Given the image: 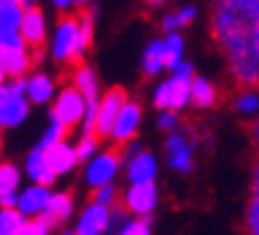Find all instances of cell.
Masks as SVG:
<instances>
[{"label":"cell","mask_w":259,"mask_h":235,"mask_svg":"<svg viewBox=\"0 0 259 235\" xmlns=\"http://www.w3.org/2000/svg\"><path fill=\"white\" fill-rule=\"evenodd\" d=\"M212 36L238 86H259V19L243 15L231 0H219L212 12Z\"/></svg>","instance_id":"obj_1"},{"label":"cell","mask_w":259,"mask_h":235,"mask_svg":"<svg viewBox=\"0 0 259 235\" xmlns=\"http://www.w3.org/2000/svg\"><path fill=\"white\" fill-rule=\"evenodd\" d=\"M93 15H64L50 36V57L60 64L79 62L93 43Z\"/></svg>","instance_id":"obj_2"},{"label":"cell","mask_w":259,"mask_h":235,"mask_svg":"<svg viewBox=\"0 0 259 235\" xmlns=\"http://www.w3.org/2000/svg\"><path fill=\"white\" fill-rule=\"evenodd\" d=\"M200 148V133L193 126H179L176 131L166 133L164 138V157L174 173L188 176L195 171V157Z\"/></svg>","instance_id":"obj_3"},{"label":"cell","mask_w":259,"mask_h":235,"mask_svg":"<svg viewBox=\"0 0 259 235\" xmlns=\"http://www.w3.org/2000/svg\"><path fill=\"white\" fill-rule=\"evenodd\" d=\"M36 62H38V50L31 53V48L22 38V33L0 31V64L5 67L10 78L29 76Z\"/></svg>","instance_id":"obj_4"},{"label":"cell","mask_w":259,"mask_h":235,"mask_svg":"<svg viewBox=\"0 0 259 235\" xmlns=\"http://www.w3.org/2000/svg\"><path fill=\"white\" fill-rule=\"evenodd\" d=\"M31 100L24 93V78H8L0 83V131L19 128L29 119Z\"/></svg>","instance_id":"obj_5"},{"label":"cell","mask_w":259,"mask_h":235,"mask_svg":"<svg viewBox=\"0 0 259 235\" xmlns=\"http://www.w3.org/2000/svg\"><path fill=\"white\" fill-rule=\"evenodd\" d=\"M83 183H86L91 190L100 188V185H107V183H114L117 176L124 171V157L121 152L114 148L110 150H100L95 157H91L88 162H83Z\"/></svg>","instance_id":"obj_6"},{"label":"cell","mask_w":259,"mask_h":235,"mask_svg":"<svg viewBox=\"0 0 259 235\" xmlns=\"http://www.w3.org/2000/svg\"><path fill=\"white\" fill-rule=\"evenodd\" d=\"M88 110V100L76 90L74 86H64L57 90L55 100H53V107H50V117L57 119L60 124H64L67 128H76L81 126L83 117H86Z\"/></svg>","instance_id":"obj_7"},{"label":"cell","mask_w":259,"mask_h":235,"mask_svg":"<svg viewBox=\"0 0 259 235\" xmlns=\"http://www.w3.org/2000/svg\"><path fill=\"white\" fill-rule=\"evenodd\" d=\"M190 81L193 78H181L174 74L164 81H159L152 90V105L157 110H186L190 105Z\"/></svg>","instance_id":"obj_8"},{"label":"cell","mask_w":259,"mask_h":235,"mask_svg":"<svg viewBox=\"0 0 259 235\" xmlns=\"http://www.w3.org/2000/svg\"><path fill=\"white\" fill-rule=\"evenodd\" d=\"M121 207L131 216H148L159 207V188L157 183H128V188L121 190Z\"/></svg>","instance_id":"obj_9"},{"label":"cell","mask_w":259,"mask_h":235,"mask_svg":"<svg viewBox=\"0 0 259 235\" xmlns=\"http://www.w3.org/2000/svg\"><path fill=\"white\" fill-rule=\"evenodd\" d=\"M110 219H112V207L91 200V202L76 214L74 233L76 235H105L107 228H110Z\"/></svg>","instance_id":"obj_10"},{"label":"cell","mask_w":259,"mask_h":235,"mask_svg":"<svg viewBox=\"0 0 259 235\" xmlns=\"http://www.w3.org/2000/svg\"><path fill=\"white\" fill-rule=\"evenodd\" d=\"M128 95L121 88H110L107 93H102L100 102H98V121H95V133L100 135L102 140H107L112 133V126L117 121L119 112L126 105Z\"/></svg>","instance_id":"obj_11"},{"label":"cell","mask_w":259,"mask_h":235,"mask_svg":"<svg viewBox=\"0 0 259 235\" xmlns=\"http://www.w3.org/2000/svg\"><path fill=\"white\" fill-rule=\"evenodd\" d=\"M141 121H143V107L138 105L136 100H126V105L121 107L119 112L117 121L112 126V133H110V140L114 145H126L128 140H136L138 138V131H141Z\"/></svg>","instance_id":"obj_12"},{"label":"cell","mask_w":259,"mask_h":235,"mask_svg":"<svg viewBox=\"0 0 259 235\" xmlns=\"http://www.w3.org/2000/svg\"><path fill=\"white\" fill-rule=\"evenodd\" d=\"M124 173L128 183H155L159 176V159L143 148L134 157L124 159Z\"/></svg>","instance_id":"obj_13"},{"label":"cell","mask_w":259,"mask_h":235,"mask_svg":"<svg viewBox=\"0 0 259 235\" xmlns=\"http://www.w3.org/2000/svg\"><path fill=\"white\" fill-rule=\"evenodd\" d=\"M53 185H43V183H29L19 190V197H17V209L26 216V219H36V216H43L48 202L53 197Z\"/></svg>","instance_id":"obj_14"},{"label":"cell","mask_w":259,"mask_h":235,"mask_svg":"<svg viewBox=\"0 0 259 235\" xmlns=\"http://www.w3.org/2000/svg\"><path fill=\"white\" fill-rule=\"evenodd\" d=\"M24 93L31 105H53L57 95V81L46 71H31L24 76Z\"/></svg>","instance_id":"obj_15"},{"label":"cell","mask_w":259,"mask_h":235,"mask_svg":"<svg viewBox=\"0 0 259 235\" xmlns=\"http://www.w3.org/2000/svg\"><path fill=\"white\" fill-rule=\"evenodd\" d=\"M19 33L22 38L29 43L31 50H40L46 45L48 40V19L43 15V10L36 5V8H29L24 12V19H22V26H19Z\"/></svg>","instance_id":"obj_16"},{"label":"cell","mask_w":259,"mask_h":235,"mask_svg":"<svg viewBox=\"0 0 259 235\" xmlns=\"http://www.w3.org/2000/svg\"><path fill=\"white\" fill-rule=\"evenodd\" d=\"M46 155H48L50 166H53V171L57 173V178H60V176H69V173L81 164L74 143H67V138L55 143V145H50V148H46Z\"/></svg>","instance_id":"obj_17"},{"label":"cell","mask_w":259,"mask_h":235,"mask_svg":"<svg viewBox=\"0 0 259 235\" xmlns=\"http://www.w3.org/2000/svg\"><path fill=\"white\" fill-rule=\"evenodd\" d=\"M24 176L31 183H43V185H53L57 180V173L53 171V166L48 162L46 150L33 148L26 159H24Z\"/></svg>","instance_id":"obj_18"},{"label":"cell","mask_w":259,"mask_h":235,"mask_svg":"<svg viewBox=\"0 0 259 235\" xmlns=\"http://www.w3.org/2000/svg\"><path fill=\"white\" fill-rule=\"evenodd\" d=\"M74 209H76L74 195L60 190V193H53L46 212H43V219L53 228H60V226H64V223H69V219H74Z\"/></svg>","instance_id":"obj_19"},{"label":"cell","mask_w":259,"mask_h":235,"mask_svg":"<svg viewBox=\"0 0 259 235\" xmlns=\"http://www.w3.org/2000/svg\"><path fill=\"white\" fill-rule=\"evenodd\" d=\"M71 86L76 88L88 102H98L102 98L98 74H95L93 67H88V64H83V62L74 64V69H71Z\"/></svg>","instance_id":"obj_20"},{"label":"cell","mask_w":259,"mask_h":235,"mask_svg":"<svg viewBox=\"0 0 259 235\" xmlns=\"http://www.w3.org/2000/svg\"><path fill=\"white\" fill-rule=\"evenodd\" d=\"M219 102V90L207 76H193L190 81V105L197 110H209Z\"/></svg>","instance_id":"obj_21"},{"label":"cell","mask_w":259,"mask_h":235,"mask_svg":"<svg viewBox=\"0 0 259 235\" xmlns=\"http://www.w3.org/2000/svg\"><path fill=\"white\" fill-rule=\"evenodd\" d=\"M141 69L148 78L159 76L166 69V60H164V40L162 38H152L143 50L141 57Z\"/></svg>","instance_id":"obj_22"},{"label":"cell","mask_w":259,"mask_h":235,"mask_svg":"<svg viewBox=\"0 0 259 235\" xmlns=\"http://www.w3.org/2000/svg\"><path fill=\"white\" fill-rule=\"evenodd\" d=\"M24 12L22 0H0V31H19Z\"/></svg>","instance_id":"obj_23"},{"label":"cell","mask_w":259,"mask_h":235,"mask_svg":"<svg viewBox=\"0 0 259 235\" xmlns=\"http://www.w3.org/2000/svg\"><path fill=\"white\" fill-rule=\"evenodd\" d=\"M233 110L240 117H259V86H245L240 88L233 98Z\"/></svg>","instance_id":"obj_24"},{"label":"cell","mask_w":259,"mask_h":235,"mask_svg":"<svg viewBox=\"0 0 259 235\" xmlns=\"http://www.w3.org/2000/svg\"><path fill=\"white\" fill-rule=\"evenodd\" d=\"M22 176L24 169H19L15 162H0V197L17 195L22 190Z\"/></svg>","instance_id":"obj_25"},{"label":"cell","mask_w":259,"mask_h":235,"mask_svg":"<svg viewBox=\"0 0 259 235\" xmlns=\"http://www.w3.org/2000/svg\"><path fill=\"white\" fill-rule=\"evenodd\" d=\"M164 60H166V69H174L176 64H181L186 60V40L181 36V31L164 33Z\"/></svg>","instance_id":"obj_26"},{"label":"cell","mask_w":259,"mask_h":235,"mask_svg":"<svg viewBox=\"0 0 259 235\" xmlns=\"http://www.w3.org/2000/svg\"><path fill=\"white\" fill-rule=\"evenodd\" d=\"M24 221L26 216L17 207H0V235H19Z\"/></svg>","instance_id":"obj_27"},{"label":"cell","mask_w":259,"mask_h":235,"mask_svg":"<svg viewBox=\"0 0 259 235\" xmlns=\"http://www.w3.org/2000/svg\"><path fill=\"white\" fill-rule=\"evenodd\" d=\"M67 131H69L67 126L50 117L48 119V124H46V128H43V133H40L38 143H36V148L46 150V148H50V145H55V143L64 140V138H67Z\"/></svg>","instance_id":"obj_28"},{"label":"cell","mask_w":259,"mask_h":235,"mask_svg":"<svg viewBox=\"0 0 259 235\" xmlns=\"http://www.w3.org/2000/svg\"><path fill=\"white\" fill-rule=\"evenodd\" d=\"M100 140L102 138L98 133H79L74 148H76V155H79L81 162H88L91 157H95L100 152Z\"/></svg>","instance_id":"obj_29"},{"label":"cell","mask_w":259,"mask_h":235,"mask_svg":"<svg viewBox=\"0 0 259 235\" xmlns=\"http://www.w3.org/2000/svg\"><path fill=\"white\" fill-rule=\"evenodd\" d=\"M119 235H152V219L148 216H131L119 228Z\"/></svg>","instance_id":"obj_30"},{"label":"cell","mask_w":259,"mask_h":235,"mask_svg":"<svg viewBox=\"0 0 259 235\" xmlns=\"http://www.w3.org/2000/svg\"><path fill=\"white\" fill-rule=\"evenodd\" d=\"M91 193H93L91 200H95V202H100V204H107V207H117V204L121 202V190L117 188V183L100 185V188L91 190Z\"/></svg>","instance_id":"obj_31"},{"label":"cell","mask_w":259,"mask_h":235,"mask_svg":"<svg viewBox=\"0 0 259 235\" xmlns=\"http://www.w3.org/2000/svg\"><path fill=\"white\" fill-rule=\"evenodd\" d=\"M19 235H53V226H50L43 216L26 219L24 221V226L19 228Z\"/></svg>","instance_id":"obj_32"},{"label":"cell","mask_w":259,"mask_h":235,"mask_svg":"<svg viewBox=\"0 0 259 235\" xmlns=\"http://www.w3.org/2000/svg\"><path fill=\"white\" fill-rule=\"evenodd\" d=\"M157 126L159 131H164V133H171V131H176L181 124V114L174 110H159V117H157Z\"/></svg>","instance_id":"obj_33"},{"label":"cell","mask_w":259,"mask_h":235,"mask_svg":"<svg viewBox=\"0 0 259 235\" xmlns=\"http://www.w3.org/2000/svg\"><path fill=\"white\" fill-rule=\"evenodd\" d=\"M245 230L247 235H259V200H250L245 209Z\"/></svg>","instance_id":"obj_34"},{"label":"cell","mask_w":259,"mask_h":235,"mask_svg":"<svg viewBox=\"0 0 259 235\" xmlns=\"http://www.w3.org/2000/svg\"><path fill=\"white\" fill-rule=\"evenodd\" d=\"M174 15H176V19H179L181 29H186V26H190V24L197 19V8L195 5H183V8L174 10Z\"/></svg>","instance_id":"obj_35"},{"label":"cell","mask_w":259,"mask_h":235,"mask_svg":"<svg viewBox=\"0 0 259 235\" xmlns=\"http://www.w3.org/2000/svg\"><path fill=\"white\" fill-rule=\"evenodd\" d=\"M243 15L252 17V19H259V0H231Z\"/></svg>","instance_id":"obj_36"},{"label":"cell","mask_w":259,"mask_h":235,"mask_svg":"<svg viewBox=\"0 0 259 235\" xmlns=\"http://www.w3.org/2000/svg\"><path fill=\"white\" fill-rule=\"evenodd\" d=\"M159 26H162V31H164V33L181 31L179 19H176V15H174V10H171V12H164V17H162V22H159Z\"/></svg>","instance_id":"obj_37"},{"label":"cell","mask_w":259,"mask_h":235,"mask_svg":"<svg viewBox=\"0 0 259 235\" xmlns=\"http://www.w3.org/2000/svg\"><path fill=\"white\" fill-rule=\"evenodd\" d=\"M169 71H171L174 76H181V78H193V76H195V71H193V64L186 62V60H183L181 64H176V67H174V69H169Z\"/></svg>","instance_id":"obj_38"},{"label":"cell","mask_w":259,"mask_h":235,"mask_svg":"<svg viewBox=\"0 0 259 235\" xmlns=\"http://www.w3.org/2000/svg\"><path fill=\"white\" fill-rule=\"evenodd\" d=\"M250 190L252 200H259V162L252 166V178H250Z\"/></svg>","instance_id":"obj_39"},{"label":"cell","mask_w":259,"mask_h":235,"mask_svg":"<svg viewBox=\"0 0 259 235\" xmlns=\"http://www.w3.org/2000/svg\"><path fill=\"white\" fill-rule=\"evenodd\" d=\"M48 3H50L55 10H60V12H69V10L76 5L74 0H48Z\"/></svg>","instance_id":"obj_40"},{"label":"cell","mask_w":259,"mask_h":235,"mask_svg":"<svg viewBox=\"0 0 259 235\" xmlns=\"http://www.w3.org/2000/svg\"><path fill=\"white\" fill-rule=\"evenodd\" d=\"M250 138H252V145H254L259 152V117L254 119V124H252V128H250Z\"/></svg>","instance_id":"obj_41"},{"label":"cell","mask_w":259,"mask_h":235,"mask_svg":"<svg viewBox=\"0 0 259 235\" xmlns=\"http://www.w3.org/2000/svg\"><path fill=\"white\" fill-rule=\"evenodd\" d=\"M145 3H148L150 8H159V5H164L166 0H145Z\"/></svg>","instance_id":"obj_42"},{"label":"cell","mask_w":259,"mask_h":235,"mask_svg":"<svg viewBox=\"0 0 259 235\" xmlns=\"http://www.w3.org/2000/svg\"><path fill=\"white\" fill-rule=\"evenodd\" d=\"M8 71H5V67H3V64H0V83H5V81H8Z\"/></svg>","instance_id":"obj_43"},{"label":"cell","mask_w":259,"mask_h":235,"mask_svg":"<svg viewBox=\"0 0 259 235\" xmlns=\"http://www.w3.org/2000/svg\"><path fill=\"white\" fill-rule=\"evenodd\" d=\"M22 5L26 10H29V8H36V0H22Z\"/></svg>","instance_id":"obj_44"},{"label":"cell","mask_w":259,"mask_h":235,"mask_svg":"<svg viewBox=\"0 0 259 235\" xmlns=\"http://www.w3.org/2000/svg\"><path fill=\"white\" fill-rule=\"evenodd\" d=\"M74 3H76V5H88L91 0H74Z\"/></svg>","instance_id":"obj_45"},{"label":"cell","mask_w":259,"mask_h":235,"mask_svg":"<svg viewBox=\"0 0 259 235\" xmlns=\"http://www.w3.org/2000/svg\"><path fill=\"white\" fill-rule=\"evenodd\" d=\"M60 235H76V233H74V228H71V230H62Z\"/></svg>","instance_id":"obj_46"},{"label":"cell","mask_w":259,"mask_h":235,"mask_svg":"<svg viewBox=\"0 0 259 235\" xmlns=\"http://www.w3.org/2000/svg\"><path fill=\"white\" fill-rule=\"evenodd\" d=\"M0 162H3V148H0Z\"/></svg>","instance_id":"obj_47"}]
</instances>
